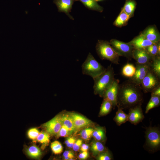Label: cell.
<instances>
[{
  "mask_svg": "<svg viewBox=\"0 0 160 160\" xmlns=\"http://www.w3.org/2000/svg\"><path fill=\"white\" fill-rule=\"evenodd\" d=\"M141 90L140 86L128 81L119 84L117 107L122 110L127 109L142 104Z\"/></svg>",
  "mask_w": 160,
  "mask_h": 160,
  "instance_id": "obj_1",
  "label": "cell"
},
{
  "mask_svg": "<svg viewBox=\"0 0 160 160\" xmlns=\"http://www.w3.org/2000/svg\"><path fill=\"white\" fill-rule=\"evenodd\" d=\"M114 72L111 65L106 68L105 71L93 79V88L95 94L102 97L103 95L112 84L114 79Z\"/></svg>",
  "mask_w": 160,
  "mask_h": 160,
  "instance_id": "obj_2",
  "label": "cell"
},
{
  "mask_svg": "<svg viewBox=\"0 0 160 160\" xmlns=\"http://www.w3.org/2000/svg\"><path fill=\"white\" fill-rule=\"evenodd\" d=\"M97 55L102 60H108L114 64H119V56L112 47L109 42L98 40L96 46Z\"/></svg>",
  "mask_w": 160,
  "mask_h": 160,
  "instance_id": "obj_3",
  "label": "cell"
},
{
  "mask_svg": "<svg viewBox=\"0 0 160 160\" xmlns=\"http://www.w3.org/2000/svg\"><path fill=\"white\" fill-rule=\"evenodd\" d=\"M145 134L144 149L151 153L159 151L160 147V131L159 128L150 126L146 128Z\"/></svg>",
  "mask_w": 160,
  "mask_h": 160,
  "instance_id": "obj_4",
  "label": "cell"
},
{
  "mask_svg": "<svg viewBox=\"0 0 160 160\" xmlns=\"http://www.w3.org/2000/svg\"><path fill=\"white\" fill-rule=\"evenodd\" d=\"M83 74L88 75L93 79L104 72L106 68L103 66L89 53L82 64Z\"/></svg>",
  "mask_w": 160,
  "mask_h": 160,
  "instance_id": "obj_5",
  "label": "cell"
},
{
  "mask_svg": "<svg viewBox=\"0 0 160 160\" xmlns=\"http://www.w3.org/2000/svg\"><path fill=\"white\" fill-rule=\"evenodd\" d=\"M160 79L150 68L141 82L140 87L141 89L145 93L151 92L160 86Z\"/></svg>",
  "mask_w": 160,
  "mask_h": 160,
  "instance_id": "obj_6",
  "label": "cell"
},
{
  "mask_svg": "<svg viewBox=\"0 0 160 160\" xmlns=\"http://www.w3.org/2000/svg\"><path fill=\"white\" fill-rule=\"evenodd\" d=\"M109 42L119 56L125 57L129 60H131L132 58V52L134 48L129 42L126 43L113 39Z\"/></svg>",
  "mask_w": 160,
  "mask_h": 160,
  "instance_id": "obj_7",
  "label": "cell"
},
{
  "mask_svg": "<svg viewBox=\"0 0 160 160\" xmlns=\"http://www.w3.org/2000/svg\"><path fill=\"white\" fill-rule=\"evenodd\" d=\"M136 70L134 75L129 78V81L140 86L141 82L150 68L149 64L136 63Z\"/></svg>",
  "mask_w": 160,
  "mask_h": 160,
  "instance_id": "obj_8",
  "label": "cell"
},
{
  "mask_svg": "<svg viewBox=\"0 0 160 160\" xmlns=\"http://www.w3.org/2000/svg\"><path fill=\"white\" fill-rule=\"evenodd\" d=\"M119 80L114 79L110 87L104 93L102 97L110 100L114 109L117 105V97L119 86Z\"/></svg>",
  "mask_w": 160,
  "mask_h": 160,
  "instance_id": "obj_9",
  "label": "cell"
},
{
  "mask_svg": "<svg viewBox=\"0 0 160 160\" xmlns=\"http://www.w3.org/2000/svg\"><path fill=\"white\" fill-rule=\"evenodd\" d=\"M62 125V116L58 115L44 124L43 126L49 134L57 135Z\"/></svg>",
  "mask_w": 160,
  "mask_h": 160,
  "instance_id": "obj_10",
  "label": "cell"
},
{
  "mask_svg": "<svg viewBox=\"0 0 160 160\" xmlns=\"http://www.w3.org/2000/svg\"><path fill=\"white\" fill-rule=\"evenodd\" d=\"M141 105L139 104L129 109L128 121L134 125L142 121L144 118Z\"/></svg>",
  "mask_w": 160,
  "mask_h": 160,
  "instance_id": "obj_11",
  "label": "cell"
},
{
  "mask_svg": "<svg viewBox=\"0 0 160 160\" xmlns=\"http://www.w3.org/2000/svg\"><path fill=\"white\" fill-rule=\"evenodd\" d=\"M132 58L139 64H150L152 57L145 49H134L132 52Z\"/></svg>",
  "mask_w": 160,
  "mask_h": 160,
  "instance_id": "obj_12",
  "label": "cell"
},
{
  "mask_svg": "<svg viewBox=\"0 0 160 160\" xmlns=\"http://www.w3.org/2000/svg\"><path fill=\"white\" fill-rule=\"evenodd\" d=\"M75 1L76 0H54L53 2L56 5L58 12H64L70 18L73 20V17L69 13Z\"/></svg>",
  "mask_w": 160,
  "mask_h": 160,
  "instance_id": "obj_13",
  "label": "cell"
},
{
  "mask_svg": "<svg viewBox=\"0 0 160 160\" xmlns=\"http://www.w3.org/2000/svg\"><path fill=\"white\" fill-rule=\"evenodd\" d=\"M129 42L134 49H145L148 46L155 44L147 39L141 34Z\"/></svg>",
  "mask_w": 160,
  "mask_h": 160,
  "instance_id": "obj_14",
  "label": "cell"
},
{
  "mask_svg": "<svg viewBox=\"0 0 160 160\" xmlns=\"http://www.w3.org/2000/svg\"><path fill=\"white\" fill-rule=\"evenodd\" d=\"M145 38L154 43L160 42L159 32L154 26H150L141 33Z\"/></svg>",
  "mask_w": 160,
  "mask_h": 160,
  "instance_id": "obj_15",
  "label": "cell"
},
{
  "mask_svg": "<svg viewBox=\"0 0 160 160\" xmlns=\"http://www.w3.org/2000/svg\"><path fill=\"white\" fill-rule=\"evenodd\" d=\"M69 114L73 121L75 129H78L92 124L90 120L79 114L71 113Z\"/></svg>",
  "mask_w": 160,
  "mask_h": 160,
  "instance_id": "obj_16",
  "label": "cell"
},
{
  "mask_svg": "<svg viewBox=\"0 0 160 160\" xmlns=\"http://www.w3.org/2000/svg\"><path fill=\"white\" fill-rule=\"evenodd\" d=\"M136 5V2L135 0H126L121 10L124 12L131 18L134 15Z\"/></svg>",
  "mask_w": 160,
  "mask_h": 160,
  "instance_id": "obj_17",
  "label": "cell"
},
{
  "mask_svg": "<svg viewBox=\"0 0 160 160\" xmlns=\"http://www.w3.org/2000/svg\"><path fill=\"white\" fill-rule=\"evenodd\" d=\"M76 1H80L89 9L100 12L103 11V8L99 5L95 0H76Z\"/></svg>",
  "mask_w": 160,
  "mask_h": 160,
  "instance_id": "obj_18",
  "label": "cell"
},
{
  "mask_svg": "<svg viewBox=\"0 0 160 160\" xmlns=\"http://www.w3.org/2000/svg\"><path fill=\"white\" fill-rule=\"evenodd\" d=\"M130 17L123 11L121 10L119 15L113 23L115 26L121 27L126 25Z\"/></svg>",
  "mask_w": 160,
  "mask_h": 160,
  "instance_id": "obj_19",
  "label": "cell"
},
{
  "mask_svg": "<svg viewBox=\"0 0 160 160\" xmlns=\"http://www.w3.org/2000/svg\"><path fill=\"white\" fill-rule=\"evenodd\" d=\"M128 114L125 113L122 109L118 108L113 120L117 125L120 126L128 121Z\"/></svg>",
  "mask_w": 160,
  "mask_h": 160,
  "instance_id": "obj_20",
  "label": "cell"
},
{
  "mask_svg": "<svg viewBox=\"0 0 160 160\" xmlns=\"http://www.w3.org/2000/svg\"><path fill=\"white\" fill-rule=\"evenodd\" d=\"M149 65L151 69L160 78V56L152 57Z\"/></svg>",
  "mask_w": 160,
  "mask_h": 160,
  "instance_id": "obj_21",
  "label": "cell"
},
{
  "mask_svg": "<svg viewBox=\"0 0 160 160\" xmlns=\"http://www.w3.org/2000/svg\"><path fill=\"white\" fill-rule=\"evenodd\" d=\"M62 124L68 129L70 134L72 133L75 129L73 121L69 114L62 116Z\"/></svg>",
  "mask_w": 160,
  "mask_h": 160,
  "instance_id": "obj_22",
  "label": "cell"
},
{
  "mask_svg": "<svg viewBox=\"0 0 160 160\" xmlns=\"http://www.w3.org/2000/svg\"><path fill=\"white\" fill-rule=\"evenodd\" d=\"M113 108L111 102L106 98H104L101 104L99 115L103 116L108 114Z\"/></svg>",
  "mask_w": 160,
  "mask_h": 160,
  "instance_id": "obj_23",
  "label": "cell"
},
{
  "mask_svg": "<svg viewBox=\"0 0 160 160\" xmlns=\"http://www.w3.org/2000/svg\"><path fill=\"white\" fill-rule=\"evenodd\" d=\"M105 133V130L104 128L98 127L94 129L92 136L96 140L103 141L106 139Z\"/></svg>",
  "mask_w": 160,
  "mask_h": 160,
  "instance_id": "obj_24",
  "label": "cell"
},
{
  "mask_svg": "<svg viewBox=\"0 0 160 160\" xmlns=\"http://www.w3.org/2000/svg\"><path fill=\"white\" fill-rule=\"evenodd\" d=\"M160 42L148 46L145 49L152 58L159 56L160 55Z\"/></svg>",
  "mask_w": 160,
  "mask_h": 160,
  "instance_id": "obj_25",
  "label": "cell"
},
{
  "mask_svg": "<svg viewBox=\"0 0 160 160\" xmlns=\"http://www.w3.org/2000/svg\"><path fill=\"white\" fill-rule=\"evenodd\" d=\"M91 150L94 156L97 155L100 153L106 151L105 148L102 143L97 140L92 142Z\"/></svg>",
  "mask_w": 160,
  "mask_h": 160,
  "instance_id": "obj_26",
  "label": "cell"
},
{
  "mask_svg": "<svg viewBox=\"0 0 160 160\" xmlns=\"http://www.w3.org/2000/svg\"><path fill=\"white\" fill-rule=\"evenodd\" d=\"M160 104V97L151 95V97L145 109V113H148L151 109L159 106Z\"/></svg>",
  "mask_w": 160,
  "mask_h": 160,
  "instance_id": "obj_27",
  "label": "cell"
},
{
  "mask_svg": "<svg viewBox=\"0 0 160 160\" xmlns=\"http://www.w3.org/2000/svg\"><path fill=\"white\" fill-rule=\"evenodd\" d=\"M135 70V67L133 64L128 63L123 67L122 74L123 76L129 78L134 75Z\"/></svg>",
  "mask_w": 160,
  "mask_h": 160,
  "instance_id": "obj_28",
  "label": "cell"
},
{
  "mask_svg": "<svg viewBox=\"0 0 160 160\" xmlns=\"http://www.w3.org/2000/svg\"><path fill=\"white\" fill-rule=\"evenodd\" d=\"M26 153L28 156L33 158H37L41 155L40 150L35 145H32L28 148Z\"/></svg>",
  "mask_w": 160,
  "mask_h": 160,
  "instance_id": "obj_29",
  "label": "cell"
},
{
  "mask_svg": "<svg viewBox=\"0 0 160 160\" xmlns=\"http://www.w3.org/2000/svg\"><path fill=\"white\" fill-rule=\"evenodd\" d=\"M50 137L49 134L47 132H40L36 140L42 144H47L49 143Z\"/></svg>",
  "mask_w": 160,
  "mask_h": 160,
  "instance_id": "obj_30",
  "label": "cell"
},
{
  "mask_svg": "<svg viewBox=\"0 0 160 160\" xmlns=\"http://www.w3.org/2000/svg\"><path fill=\"white\" fill-rule=\"evenodd\" d=\"M51 148L53 152L55 154L61 153L63 151V147L60 142L55 141L51 143Z\"/></svg>",
  "mask_w": 160,
  "mask_h": 160,
  "instance_id": "obj_31",
  "label": "cell"
},
{
  "mask_svg": "<svg viewBox=\"0 0 160 160\" xmlns=\"http://www.w3.org/2000/svg\"><path fill=\"white\" fill-rule=\"evenodd\" d=\"M94 129L92 128H88L82 130L80 133L81 138L85 140H89L92 136Z\"/></svg>",
  "mask_w": 160,
  "mask_h": 160,
  "instance_id": "obj_32",
  "label": "cell"
},
{
  "mask_svg": "<svg viewBox=\"0 0 160 160\" xmlns=\"http://www.w3.org/2000/svg\"><path fill=\"white\" fill-rule=\"evenodd\" d=\"M40 132L36 128H32L29 130L28 132V135L29 138L35 140L39 134Z\"/></svg>",
  "mask_w": 160,
  "mask_h": 160,
  "instance_id": "obj_33",
  "label": "cell"
},
{
  "mask_svg": "<svg viewBox=\"0 0 160 160\" xmlns=\"http://www.w3.org/2000/svg\"><path fill=\"white\" fill-rule=\"evenodd\" d=\"M112 159L111 154L106 151L100 153L97 158V159L98 160H111Z\"/></svg>",
  "mask_w": 160,
  "mask_h": 160,
  "instance_id": "obj_34",
  "label": "cell"
},
{
  "mask_svg": "<svg viewBox=\"0 0 160 160\" xmlns=\"http://www.w3.org/2000/svg\"><path fill=\"white\" fill-rule=\"evenodd\" d=\"M69 134H70L68 129L65 126L62 124L57 135L58 137H66Z\"/></svg>",
  "mask_w": 160,
  "mask_h": 160,
  "instance_id": "obj_35",
  "label": "cell"
},
{
  "mask_svg": "<svg viewBox=\"0 0 160 160\" xmlns=\"http://www.w3.org/2000/svg\"><path fill=\"white\" fill-rule=\"evenodd\" d=\"M76 141V139L73 137L68 138L65 141V143L68 147L73 148L74 144Z\"/></svg>",
  "mask_w": 160,
  "mask_h": 160,
  "instance_id": "obj_36",
  "label": "cell"
},
{
  "mask_svg": "<svg viewBox=\"0 0 160 160\" xmlns=\"http://www.w3.org/2000/svg\"><path fill=\"white\" fill-rule=\"evenodd\" d=\"M82 143V140L81 139H78L75 142L73 148L75 151H77L80 148Z\"/></svg>",
  "mask_w": 160,
  "mask_h": 160,
  "instance_id": "obj_37",
  "label": "cell"
},
{
  "mask_svg": "<svg viewBox=\"0 0 160 160\" xmlns=\"http://www.w3.org/2000/svg\"><path fill=\"white\" fill-rule=\"evenodd\" d=\"M151 93V95L160 97V86L154 89Z\"/></svg>",
  "mask_w": 160,
  "mask_h": 160,
  "instance_id": "obj_38",
  "label": "cell"
},
{
  "mask_svg": "<svg viewBox=\"0 0 160 160\" xmlns=\"http://www.w3.org/2000/svg\"><path fill=\"white\" fill-rule=\"evenodd\" d=\"M88 153L87 151H83L79 155V158L81 159H86L88 156Z\"/></svg>",
  "mask_w": 160,
  "mask_h": 160,
  "instance_id": "obj_39",
  "label": "cell"
},
{
  "mask_svg": "<svg viewBox=\"0 0 160 160\" xmlns=\"http://www.w3.org/2000/svg\"><path fill=\"white\" fill-rule=\"evenodd\" d=\"M63 157H69L72 158L74 157V155L73 153L70 151H65L63 154Z\"/></svg>",
  "mask_w": 160,
  "mask_h": 160,
  "instance_id": "obj_40",
  "label": "cell"
},
{
  "mask_svg": "<svg viewBox=\"0 0 160 160\" xmlns=\"http://www.w3.org/2000/svg\"><path fill=\"white\" fill-rule=\"evenodd\" d=\"M89 148V145L85 144H83L81 146V151H87Z\"/></svg>",
  "mask_w": 160,
  "mask_h": 160,
  "instance_id": "obj_41",
  "label": "cell"
},
{
  "mask_svg": "<svg viewBox=\"0 0 160 160\" xmlns=\"http://www.w3.org/2000/svg\"><path fill=\"white\" fill-rule=\"evenodd\" d=\"M96 1H101V0H95Z\"/></svg>",
  "mask_w": 160,
  "mask_h": 160,
  "instance_id": "obj_42",
  "label": "cell"
}]
</instances>
